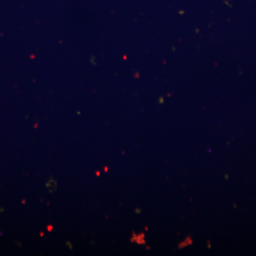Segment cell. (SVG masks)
<instances>
[{
    "label": "cell",
    "instance_id": "1",
    "mask_svg": "<svg viewBox=\"0 0 256 256\" xmlns=\"http://www.w3.org/2000/svg\"><path fill=\"white\" fill-rule=\"evenodd\" d=\"M47 188H48V191L50 192H55L57 190L56 182L50 180V183L47 184Z\"/></svg>",
    "mask_w": 256,
    "mask_h": 256
}]
</instances>
